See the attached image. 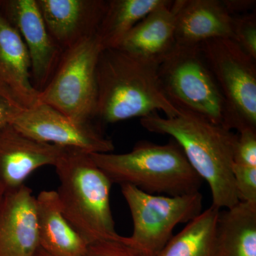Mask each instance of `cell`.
<instances>
[{
	"label": "cell",
	"mask_w": 256,
	"mask_h": 256,
	"mask_svg": "<svg viewBox=\"0 0 256 256\" xmlns=\"http://www.w3.org/2000/svg\"><path fill=\"white\" fill-rule=\"evenodd\" d=\"M82 256H146L128 245L124 236L119 240H100L88 245Z\"/></svg>",
	"instance_id": "603a6c76"
},
{
	"label": "cell",
	"mask_w": 256,
	"mask_h": 256,
	"mask_svg": "<svg viewBox=\"0 0 256 256\" xmlns=\"http://www.w3.org/2000/svg\"><path fill=\"white\" fill-rule=\"evenodd\" d=\"M38 247L36 196L25 185L5 192L0 204V256H34Z\"/></svg>",
	"instance_id": "4fadbf2b"
},
{
	"label": "cell",
	"mask_w": 256,
	"mask_h": 256,
	"mask_svg": "<svg viewBox=\"0 0 256 256\" xmlns=\"http://www.w3.org/2000/svg\"><path fill=\"white\" fill-rule=\"evenodd\" d=\"M120 186L133 223L132 235L124 240L146 256H158L178 224L190 222L202 212L200 192L170 196L146 193L132 185Z\"/></svg>",
	"instance_id": "52a82bcc"
},
{
	"label": "cell",
	"mask_w": 256,
	"mask_h": 256,
	"mask_svg": "<svg viewBox=\"0 0 256 256\" xmlns=\"http://www.w3.org/2000/svg\"><path fill=\"white\" fill-rule=\"evenodd\" d=\"M5 191L4 188L0 184V204H1L2 202L3 198H4Z\"/></svg>",
	"instance_id": "83f0119b"
},
{
	"label": "cell",
	"mask_w": 256,
	"mask_h": 256,
	"mask_svg": "<svg viewBox=\"0 0 256 256\" xmlns=\"http://www.w3.org/2000/svg\"><path fill=\"white\" fill-rule=\"evenodd\" d=\"M224 8L232 16L255 11L256 0H222Z\"/></svg>",
	"instance_id": "484cf974"
},
{
	"label": "cell",
	"mask_w": 256,
	"mask_h": 256,
	"mask_svg": "<svg viewBox=\"0 0 256 256\" xmlns=\"http://www.w3.org/2000/svg\"><path fill=\"white\" fill-rule=\"evenodd\" d=\"M232 172L239 202L256 204V166L234 163Z\"/></svg>",
	"instance_id": "7402d4cb"
},
{
	"label": "cell",
	"mask_w": 256,
	"mask_h": 256,
	"mask_svg": "<svg viewBox=\"0 0 256 256\" xmlns=\"http://www.w3.org/2000/svg\"><path fill=\"white\" fill-rule=\"evenodd\" d=\"M34 256H54L50 255V254H48V252H45V250H44L43 249L41 248L38 247V248L37 249L36 254H35Z\"/></svg>",
	"instance_id": "4316f807"
},
{
	"label": "cell",
	"mask_w": 256,
	"mask_h": 256,
	"mask_svg": "<svg viewBox=\"0 0 256 256\" xmlns=\"http://www.w3.org/2000/svg\"><path fill=\"white\" fill-rule=\"evenodd\" d=\"M172 6L176 44L196 46L215 38L232 40L234 16L222 0H176Z\"/></svg>",
	"instance_id": "5bb4252c"
},
{
	"label": "cell",
	"mask_w": 256,
	"mask_h": 256,
	"mask_svg": "<svg viewBox=\"0 0 256 256\" xmlns=\"http://www.w3.org/2000/svg\"><path fill=\"white\" fill-rule=\"evenodd\" d=\"M234 163L256 166V130L245 129L237 133Z\"/></svg>",
	"instance_id": "cb8c5ba5"
},
{
	"label": "cell",
	"mask_w": 256,
	"mask_h": 256,
	"mask_svg": "<svg viewBox=\"0 0 256 256\" xmlns=\"http://www.w3.org/2000/svg\"><path fill=\"white\" fill-rule=\"evenodd\" d=\"M24 108L0 92V130L12 124Z\"/></svg>",
	"instance_id": "d4e9b609"
},
{
	"label": "cell",
	"mask_w": 256,
	"mask_h": 256,
	"mask_svg": "<svg viewBox=\"0 0 256 256\" xmlns=\"http://www.w3.org/2000/svg\"><path fill=\"white\" fill-rule=\"evenodd\" d=\"M0 92L28 109L38 102L32 82L28 50L16 28L0 10Z\"/></svg>",
	"instance_id": "9a60e30c"
},
{
	"label": "cell",
	"mask_w": 256,
	"mask_h": 256,
	"mask_svg": "<svg viewBox=\"0 0 256 256\" xmlns=\"http://www.w3.org/2000/svg\"><path fill=\"white\" fill-rule=\"evenodd\" d=\"M48 33L66 50L97 33L107 0H36Z\"/></svg>",
	"instance_id": "7c38bea8"
},
{
	"label": "cell",
	"mask_w": 256,
	"mask_h": 256,
	"mask_svg": "<svg viewBox=\"0 0 256 256\" xmlns=\"http://www.w3.org/2000/svg\"><path fill=\"white\" fill-rule=\"evenodd\" d=\"M90 156L112 184L132 185L151 194L175 196L195 193L204 182L174 140L165 144L139 141L124 154Z\"/></svg>",
	"instance_id": "277c9868"
},
{
	"label": "cell",
	"mask_w": 256,
	"mask_h": 256,
	"mask_svg": "<svg viewBox=\"0 0 256 256\" xmlns=\"http://www.w3.org/2000/svg\"><path fill=\"white\" fill-rule=\"evenodd\" d=\"M102 47L96 35L64 50L55 73L40 92L38 102L80 122L95 118L96 66Z\"/></svg>",
	"instance_id": "8992f818"
},
{
	"label": "cell",
	"mask_w": 256,
	"mask_h": 256,
	"mask_svg": "<svg viewBox=\"0 0 256 256\" xmlns=\"http://www.w3.org/2000/svg\"><path fill=\"white\" fill-rule=\"evenodd\" d=\"M200 48L225 101L229 129L256 130V60L230 38L210 40Z\"/></svg>",
	"instance_id": "ba28073f"
},
{
	"label": "cell",
	"mask_w": 256,
	"mask_h": 256,
	"mask_svg": "<svg viewBox=\"0 0 256 256\" xmlns=\"http://www.w3.org/2000/svg\"><path fill=\"white\" fill-rule=\"evenodd\" d=\"M68 149L40 142L8 124L0 130V184L5 192L21 188L35 170L55 166Z\"/></svg>",
	"instance_id": "8fae6325"
},
{
	"label": "cell",
	"mask_w": 256,
	"mask_h": 256,
	"mask_svg": "<svg viewBox=\"0 0 256 256\" xmlns=\"http://www.w3.org/2000/svg\"><path fill=\"white\" fill-rule=\"evenodd\" d=\"M36 198L40 247L54 256H82L88 244L64 216L56 191Z\"/></svg>",
	"instance_id": "e0dca14e"
},
{
	"label": "cell",
	"mask_w": 256,
	"mask_h": 256,
	"mask_svg": "<svg viewBox=\"0 0 256 256\" xmlns=\"http://www.w3.org/2000/svg\"><path fill=\"white\" fill-rule=\"evenodd\" d=\"M11 124L40 142L88 154L112 152L114 149L112 141L104 137L92 122L74 120L40 102L24 110Z\"/></svg>",
	"instance_id": "9c48e42d"
},
{
	"label": "cell",
	"mask_w": 256,
	"mask_h": 256,
	"mask_svg": "<svg viewBox=\"0 0 256 256\" xmlns=\"http://www.w3.org/2000/svg\"><path fill=\"white\" fill-rule=\"evenodd\" d=\"M64 216L88 244L119 240L111 212L112 182L88 153L68 149L55 165Z\"/></svg>",
	"instance_id": "3957f363"
},
{
	"label": "cell",
	"mask_w": 256,
	"mask_h": 256,
	"mask_svg": "<svg viewBox=\"0 0 256 256\" xmlns=\"http://www.w3.org/2000/svg\"><path fill=\"white\" fill-rule=\"evenodd\" d=\"M165 0H108L96 36L102 50L118 48L133 28Z\"/></svg>",
	"instance_id": "ffe728a7"
},
{
	"label": "cell",
	"mask_w": 256,
	"mask_h": 256,
	"mask_svg": "<svg viewBox=\"0 0 256 256\" xmlns=\"http://www.w3.org/2000/svg\"><path fill=\"white\" fill-rule=\"evenodd\" d=\"M218 256H256V204L239 202L217 223Z\"/></svg>",
	"instance_id": "ac0fdd59"
},
{
	"label": "cell",
	"mask_w": 256,
	"mask_h": 256,
	"mask_svg": "<svg viewBox=\"0 0 256 256\" xmlns=\"http://www.w3.org/2000/svg\"><path fill=\"white\" fill-rule=\"evenodd\" d=\"M0 10L22 38L30 57L32 84L42 92L55 73L64 50L48 33L36 0H0Z\"/></svg>",
	"instance_id": "30bf717a"
},
{
	"label": "cell",
	"mask_w": 256,
	"mask_h": 256,
	"mask_svg": "<svg viewBox=\"0 0 256 256\" xmlns=\"http://www.w3.org/2000/svg\"><path fill=\"white\" fill-rule=\"evenodd\" d=\"M158 66L120 48L102 50L96 66L95 118L110 124L142 118L158 111L166 118L180 114L165 95Z\"/></svg>",
	"instance_id": "7a4b0ae2"
},
{
	"label": "cell",
	"mask_w": 256,
	"mask_h": 256,
	"mask_svg": "<svg viewBox=\"0 0 256 256\" xmlns=\"http://www.w3.org/2000/svg\"><path fill=\"white\" fill-rule=\"evenodd\" d=\"M172 2L165 0L133 28L118 48L159 66L176 46Z\"/></svg>",
	"instance_id": "2e32d148"
},
{
	"label": "cell",
	"mask_w": 256,
	"mask_h": 256,
	"mask_svg": "<svg viewBox=\"0 0 256 256\" xmlns=\"http://www.w3.org/2000/svg\"><path fill=\"white\" fill-rule=\"evenodd\" d=\"M220 210L210 206L172 237L156 256H218L217 223Z\"/></svg>",
	"instance_id": "d6986e66"
},
{
	"label": "cell",
	"mask_w": 256,
	"mask_h": 256,
	"mask_svg": "<svg viewBox=\"0 0 256 256\" xmlns=\"http://www.w3.org/2000/svg\"><path fill=\"white\" fill-rule=\"evenodd\" d=\"M180 111L172 118L154 112L140 118V124L146 130L171 136L178 143L192 168L210 186L212 206L220 210L232 208L239 202L232 172L238 134Z\"/></svg>",
	"instance_id": "6da1fadb"
},
{
	"label": "cell",
	"mask_w": 256,
	"mask_h": 256,
	"mask_svg": "<svg viewBox=\"0 0 256 256\" xmlns=\"http://www.w3.org/2000/svg\"><path fill=\"white\" fill-rule=\"evenodd\" d=\"M158 76L165 95L176 108L230 130L225 101L200 46L176 44L158 66Z\"/></svg>",
	"instance_id": "5b68a950"
},
{
	"label": "cell",
	"mask_w": 256,
	"mask_h": 256,
	"mask_svg": "<svg viewBox=\"0 0 256 256\" xmlns=\"http://www.w3.org/2000/svg\"><path fill=\"white\" fill-rule=\"evenodd\" d=\"M233 16L232 40L256 60V11Z\"/></svg>",
	"instance_id": "44dd1931"
}]
</instances>
